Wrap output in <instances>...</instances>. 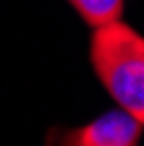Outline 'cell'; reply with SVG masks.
I'll return each mask as SVG.
<instances>
[{
	"instance_id": "6da1fadb",
	"label": "cell",
	"mask_w": 144,
	"mask_h": 146,
	"mask_svg": "<svg viewBox=\"0 0 144 146\" xmlns=\"http://www.w3.org/2000/svg\"><path fill=\"white\" fill-rule=\"evenodd\" d=\"M89 55L105 91L144 128V36L118 18L94 26Z\"/></svg>"
},
{
	"instance_id": "3957f363",
	"label": "cell",
	"mask_w": 144,
	"mask_h": 146,
	"mask_svg": "<svg viewBox=\"0 0 144 146\" xmlns=\"http://www.w3.org/2000/svg\"><path fill=\"white\" fill-rule=\"evenodd\" d=\"M89 26H102L123 16V0H68Z\"/></svg>"
},
{
	"instance_id": "7a4b0ae2",
	"label": "cell",
	"mask_w": 144,
	"mask_h": 146,
	"mask_svg": "<svg viewBox=\"0 0 144 146\" xmlns=\"http://www.w3.org/2000/svg\"><path fill=\"white\" fill-rule=\"evenodd\" d=\"M141 138V123L126 110L100 115L84 128L63 136L68 146H136Z\"/></svg>"
}]
</instances>
